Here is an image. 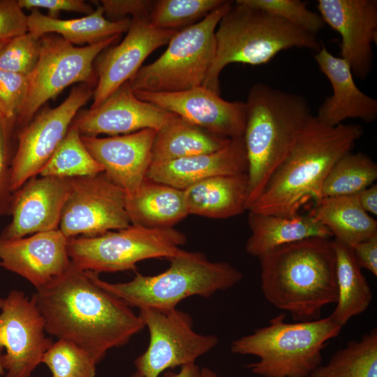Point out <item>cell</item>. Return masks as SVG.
<instances>
[{
  "mask_svg": "<svg viewBox=\"0 0 377 377\" xmlns=\"http://www.w3.org/2000/svg\"><path fill=\"white\" fill-rule=\"evenodd\" d=\"M31 298L44 318L46 332L74 343L96 364L110 349L126 345L145 327L130 306L72 264Z\"/></svg>",
  "mask_w": 377,
  "mask_h": 377,
  "instance_id": "cell-1",
  "label": "cell"
},
{
  "mask_svg": "<svg viewBox=\"0 0 377 377\" xmlns=\"http://www.w3.org/2000/svg\"><path fill=\"white\" fill-rule=\"evenodd\" d=\"M364 130L357 124L331 126L312 115L283 162L249 211L295 216L322 199L324 181L334 163L353 150Z\"/></svg>",
  "mask_w": 377,
  "mask_h": 377,
  "instance_id": "cell-2",
  "label": "cell"
},
{
  "mask_svg": "<svg viewBox=\"0 0 377 377\" xmlns=\"http://www.w3.org/2000/svg\"><path fill=\"white\" fill-rule=\"evenodd\" d=\"M258 259L264 297L294 321L319 319L323 307L337 302L336 254L330 238L284 244Z\"/></svg>",
  "mask_w": 377,
  "mask_h": 377,
  "instance_id": "cell-3",
  "label": "cell"
},
{
  "mask_svg": "<svg viewBox=\"0 0 377 377\" xmlns=\"http://www.w3.org/2000/svg\"><path fill=\"white\" fill-rule=\"evenodd\" d=\"M245 103L243 140L248 163V210L313 114L303 96L264 83L251 87Z\"/></svg>",
  "mask_w": 377,
  "mask_h": 377,
  "instance_id": "cell-4",
  "label": "cell"
},
{
  "mask_svg": "<svg viewBox=\"0 0 377 377\" xmlns=\"http://www.w3.org/2000/svg\"><path fill=\"white\" fill-rule=\"evenodd\" d=\"M216 51L202 87L219 94V75L232 63L261 65L281 51L305 48L314 52L322 43L263 10L235 1L220 20L215 32Z\"/></svg>",
  "mask_w": 377,
  "mask_h": 377,
  "instance_id": "cell-5",
  "label": "cell"
},
{
  "mask_svg": "<svg viewBox=\"0 0 377 377\" xmlns=\"http://www.w3.org/2000/svg\"><path fill=\"white\" fill-rule=\"evenodd\" d=\"M170 267L154 276L136 273L130 281L109 283L98 274L88 272L99 286L125 302L128 306L156 309H172L191 296L209 297L226 290L242 279L237 269L226 262H212L198 251L182 249L169 259Z\"/></svg>",
  "mask_w": 377,
  "mask_h": 377,
  "instance_id": "cell-6",
  "label": "cell"
},
{
  "mask_svg": "<svg viewBox=\"0 0 377 377\" xmlns=\"http://www.w3.org/2000/svg\"><path fill=\"white\" fill-rule=\"evenodd\" d=\"M281 313L269 325L235 340L231 351L257 356L247 367L262 377H308L322 360V350L341 327L330 316L309 321H285Z\"/></svg>",
  "mask_w": 377,
  "mask_h": 377,
  "instance_id": "cell-7",
  "label": "cell"
},
{
  "mask_svg": "<svg viewBox=\"0 0 377 377\" xmlns=\"http://www.w3.org/2000/svg\"><path fill=\"white\" fill-rule=\"evenodd\" d=\"M232 3L226 1L200 22L178 31L163 54L128 82L131 90L177 92L202 86L215 54L216 27Z\"/></svg>",
  "mask_w": 377,
  "mask_h": 377,
  "instance_id": "cell-8",
  "label": "cell"
},
{
  "mask_svg": "<svg viewBox=\"0 0 377 377\" xmlns=\"http://www.w3.org/2000/svg\"><path fill=\"white\" fill-rule=\"evenodd\" d=\"M185 235L172 227L147 228L131 225L95 236L68 238L71 264L82 271L117 272L134 269L150 258L170 259L182 249Z\"/></svg>",
  "mask_w": 377,
  "mask_h": 377,
  "instance_id": "cell-9",
  "label": "cell"
},
{
  "mask_svg": "<svg viewBox=\"0 0 377 377\" xmlns=\"http://www.w3.org/2000/svg\"><path fill=\"white\" fill-rule=\"evenodd\" d=\"M119 36L84 47H75L59 36H42L39 58L27 76V96L17 121L26 126L45 102L66 87L76 82L91 81L94 77V60Z\"/></svg>",
  "mask_w": 377,
  "mask_h": 377,
  "instance_id": "cell-10",
  "label": "cell"
},
{
  "mask_svg": "<svg viewBox=\"0 0 377 377\" xmlns=\"http://www.w3.org/2000/svg\"><path fill=\"white\" fill-rule=\"evenodd\" d=\"M139 311L149 333L147 350L134 362L142 377H158L165 370L195 363L219 343L215 335L195 332L191 316L177 308Z\"/></svg>",
  "mask_w": 377,
  "mask_h": 377,
  "instance_id": "cell-11",
  "label": "cell"
},
{
  "mask_svg": "<svg viewBox=\"0 0 377 377\" xmlns=\"http://www.w3.org/2000/svg\"><path fill=\"white\" fill-rule=\"evenodd\" d=\"M131 225L124 191L103 172L70 178L59 227L66 237L95 236Z\"/></svg>",
  "mask_w": 377,
  "mask_h": 377,
  "instance_id": "cell-12",
  "label": "cell"
},
{
  "mask_svg": "<svg viewBox=\"0 0 377 377\" xmlns=\"http://www.w3.org/2000/svg\"><path fill=\"white\" fill-rule=\"evenodd\" d=\"M93 93L86 84L74 87L59 105L45 108L22 128L12 161V193L39 175L64 140L77 112L93 97Z\"/></svg>",
  "mask_w": 377,
  "mask_h": 377,
  "instance_id": "cell-13",
  "label": "cell"
},
{
  "mask_svg": "<svg viewBox=\"0 0 377 377\" xmlns=\"http://www.w3.org/2000/svg\"><path fill=\"white\" fill-rule=\"evenodd\" d=\"M31 298L12 290L0 309V351L6 377H30L52 341Z\"/></svg>",
  "mask_w": 377,
  "mask_h": 377,
  "instance_id": "cell-14",
  "label": "cell"
},
{
  "mask_svg": "<svg viewBox=\"0 0 377 377\" xmlns=\"http://www.w3.org/2000/svg\"><path fill=\"white\" fill-rule=\"evenodd\" d=\"M139 99L173 113L186 121L220 137L244 135L246 121L244 102H230L202 86L177 92H133Z\"/></svg>",
  "mask_w": 377,
  "mask_h": 377,
  "instance_id": "cell-15",
  "label": "cell"
},
{
  "mask_svg": "<svg viewBox=\"0 0 377 377\" xmlns=\"http://www.w3.org/2000/svg\"><path fill=\"white\" fill-rule=\"evenodd\" d=\"M318 13L341 37L340 54L354 77L363 81L374 66L377 41V1L318 0Z\"/></svg>",
  "mask_w": 377,
  "mask_h": 377,
  "instance_id": "cell-16",
  "label": "cell"
},
{
  "mask_svg": "<svg viewBox=\"0 0 377 377\" xmlns=\"http://www.w3.org/2000/svg\"><path fill=\"white\" fill-rule=\"evenodd\" d=\"M178 31L153 25L149 17L132 18L124 40L108 49L97 59V86L91 108L103 103L121 85L128 82L142 67L146 58L159 47L168 44Z\"/></svg>",
  "mask_w": 377,
  "mask_h": 377,
  "instance_id": "cell-17",
  "label": "cell"
},
{
  "mask_svg": "<svg viewBox=\"0 0 377 377\" xmlns=\"http://www.w3.org/2000/svg\"><path fill=\"white\" fill-rule=\"evenodd\" d=\"M177 117L138 98L126 82L99 105L82 112L71 125L78 129L81 135L113 136L146 128L158 131Z\"/></svg>",
  "mask_w": 377,
  "mask_h": 377,
  "instance_id": "cell-18",
  "label": "cell"
},
{
  "mask_svg": "<svg viewBox=\"0 0 377 377\" xmlns=\"http://www.w3.org/2000/svg\"><path fill=\"white\" fill-rule=\"evenodd\" d=\"M69 190L70 178L36 176L29 179L13 193L11 221L0 236L17 239L59 229Z\"/></svg>",
  "mask_w": 377,
  "mask_h": 377,
  "instance_id": "cell-19",
  "label": "cell"
},
{
  "mask_svg": "<svg viewBox=\"0 0 377 377\" xmlns=\"http://www.w3.org/2000/svg\"><path fill=\"white\" fill-rule=\"evenodd\" d=\"M68 240L59 229L17 239L0 236V266L41 288L70 267Z\"/></svg>",
  "mask_w": 377,
  "mask_h": 377,
  "instance_id": "cell-20",
  "label": "cell"
},
{
  "mask_svg": "<svg viewBox=\"0 0 377 377\" xmlns=\"http://www.w3.org/2000/svg\"><path fill=\"white\" fill-rule=\"evenodd\" d=\"M156 131L146 128L108 138L81 135L86 149L103 167L106 177L133 197L146 178L151 163Z\"/></svg>",
  "mask_w": 377,
  "mask_h": 377,
  "instance_id": "cell-21",
  "label": "cell"
},
{
  "mask_svg": "<svg viewBox=\"0 0 377 377\" xmlns=\"http://www.w3.org/2000/svg\"><path fill=\"white\" fill-rule=\"evenodd\" d=\"M320 71L330 81L332 94L320 105L315 115L323 124L334 126L347 119H359L366 123L377 118V100L367 95L356 85L348 63L333 55L322 43L313 54Z\"/></svg>",
  "mask_w": 377,
  "mask_h": 377,
  "instance_id": "cell-22",
  "label": "cell"
},
{
  "mask_svg": "<svg viewBox=\"0 0 377 377\" xmlns=\"http://www.w3.org/2000/svg\"><path fill=\"white\" fill-rule=\"evenodd\" d=\"M247 157L242 138L231 139L223 148L171 161L151 163L146 177L179 190L219 175L247 172Z\"/></svg>",
  "mask_w": 377,
  "mask_h": 377,
  "instance_id": "cell-23",
  "label": "cell"
},
{
  "mask_svg": "<svg viewBox=\"0 0 377 377\" xmlns=\"http://www.w3.org/2000/svg\"><path fill=\"white\" fill-rule=\"evenodd\" d=\"M248 223L251 233L245 249L258 258L284 244L311 237H332L311 212L288 216L249 211Z\"/></svg>",
  "mask_w": 377,
  "mask_h": 377,
  "instance_id": "cell-24",
  "label": "cell"
},
{
  "mask_svg": "<svg viewBox=\"0 0 377 377\" xmlns=\"http://www.w3.org/2000/svg\"><path fill=\"white\" fill-rule=\"evenodd\" d=\"M188 214L227 219L247 210V172L212 177L183 190Z\"/></svg>",
  "mask_w": 377,
  "mask_h": 377,
  "instance_id": "cell-25",
  "label": "cell"
},
{
  "mask_svg": "<svg viewBox=\"0 0 377 377\" xmlns=\"http://www.w3.org/2000/svg\"><path fill=\"white\" fill-rule=\"evenodd\" d=\"M96 8L82 17L61 20L42 14L33 9L27 16L29 31L38 37L57 33L71 44L94 45L110 37L127 32L132 19L125 17L110 20L105 17L104 10L98 3Z\"/></svg>",
  "mask_w": 377,
  "mask_h": 377,
  "instance_id": "cell-26",
  "label": "cell"
},
{
  "mask_svg": "<svg viewBox=\"0 0 377 377\" xmlns=\"http://www.w3.org/2000/svg\"><path fill=\"white\" fill-rule=\"evenodd\" d=\"M131 224L147 228H168L184 219L188 212L183 190L147 177L138 192L126 198Z\"/></svg>",
  "mask_w": 377,
  "mask_h": 377,
  "instance_id": "cell-27",
  "label": "cell"
},
{
  "mask_svg": "<svg viewBox=\"0 0 377 377\" xmlns=\"http://www.w3.org/2000/svg\"><path fill=\"white\" fill-rule=\"evenodd\" d=\"M311 212L334 237L351 247L377 236V222L360 205L357 195L323 198Z\"/></svg>",
  "mask_w": 377,
  "mask_h": 377,
  "instance_id": "cell-28",
  "label": "cell"
},
{
  "mask_svg": "<svg viewBox=\"0 0 377 377\" xmlns=\"http://www.w3.org/2000/svg\"><path fill=\"white\" fill-rule=\"evenodd\" d=\"M333 242L336 254L337 300L330 318L342 327L352 318L368 309L373 294L355 260L352 247L335 239Z\"/></svg>",
  "mask_w": 377,
  "mask_h": 377,
  "instance_id": "cell-29",
  "label": "cell"
},
{
  "mask_svg": "<svg viewBox=\"0 0 377 377\" xmlns=\"http://www.w3.org/2000/svg\"><path fill=\"white\" fill-rule=\"evenodd\" d=\"M230 140L212 134L178 117L156 131L151 163L212 153L226 147Z\"/></svg>",
  "mask_w": 377,
  "mask_h": 377,
  "instance_id": "cell-30",
  "label": "cell"
},
{
  "mask_svg": "<svg viewBox=\"0 0 377 377\" xmlns=\"http://www.w3.org/2000/svg\"><path fill=\"white\" fill-rule=\"evenodd\" d=\"M311 377H377V330L337 350L328 363L318 366Z\"/></svg>",
  "mask_w": 377,
  "mask_h": 377,
  "instance_id": "cell-31",
  "label": "cell"
},
{
  "mask_svg": "<svg viewBox=\"0 0 377 377\" xmlns=\"http://www.w3.org/2000/svg\"><path fill=\"white\" fill-rule=\"evenodd\" d=\"M376 179V162L366 154L350 151L328 172L322 187V198L356 195L374 184Z\"/></svg>",
  "mask_w": 377,
  "mask_h": 377,
  "instance_id": "cell-32",
  "label": "cell"
},
{
  "mask_svg": "<svg viewBox=\"0 0 377 377\" xmlns=\"http://www.w3.org/2000/svg\"><path fill=\"white\" fill-rule=\"evenodd\" d=\"M102 172L103 167L86 149L78 129L71 125L64 140L39 175L73 178Z\"/></svg>",
  "mask_w": 377,
  "mask_h": 377,
  "instance_id": "cell-33",
  "label": "cell"
},
{
  "mask_svg": "<svg viewBox=\"0 0 377 377\" xmlns=\"http://www.w3.org/2000/svg\"><path fill=\"white\" fill-rule=\"evenodd\" d=\"M224 0H159L154 2L150 22L163 29L177 31L204 19Z\"/></svg>",
  "mask_w": 377,
  "mask_h": 377,
  "instance_id": "cell-34",
  "label": "cell"
},
{
  "mask_svg": "<svg viewBox=\"0 0 377 377\" xmlns=\"http://www.w3.org/2000/svg\"><path fill=\"white\" fill-rule=\"evenodd\" d=\"M41 363L50 369L52 377H96L97 364L87 351L69 341L52 342Z\"/></svg>",
  "mask_w": 377,
  "mask_h": 377,
  "instance_id": "cell-35",
  "label": "cell"
},
{
  "mask_svg": "<svg viewBox=\"0 0 377 377\" xmlns=\"http://www.w3.org/2000/svg\"><path fill=\"white\" fill-rule=\"evenodd\" d=\"M244 4L267 12L291 25L317 36L325 26L318 13L300 0H241Z\"/></svg>",
  "mask_w": 377,
  "mask_h": 377,
  "instance_id": "cell-36",
  "label": "cell"
},
{
  "mask_svg": "<svg viewBox=\"0 0 377 377\" xmlns=\"http://www.w3.org/2000/svg\"><path fill=\"white\" fill-rule=\"evenodd\" d=\"M40 38L28 31L8 40L0 50V70L28 76L39 58Z\"/></svg>",
  "mask_w": 377,
  "mask_h": 377,
  "instance_id": "cell-37",
  "label": "cell"
},
{
  "mask_svg": "<svg viewBox=\"0 0 377 377\" xmlns=\"http://www.w3.org/2000/svg\"><path fill=\"white\" fill-rule=\"evenodd\" d=\"M28 92V77L0 70V112L15 121Z\"/></svg>",
  "mask_w": 377,
  "mask_h": 377,
  "instance_id": "cell-38",
  "label": "cell"
},
{
  "mask_svg": "<svg viewBox=\"0 0 377 377\" xmlns=\"http://www.w3.org/2000/svg\"><path fill=\"white\" fill-rule=\"evenodd\" d=\"M14 121L0 112V216L8 214L12 197L10 175L13 157L10 135Z\"/></svg>",
  "mask_w": 377,
  "mask_h": 377,
  "instance_id": "cell-39",
  "label": "cell"
},
{
  "mask_svg": "<svg viewBox=\"0 0 377 377\" xmlns=\"http://www.w3.org/2000/svg\"><path fill=\"white\" fill-rule=\"evenodd\" d=\"M27 16L17 0H0V41L28 32Z\"/></svg>",
  "mask_w": 377,
  "mask_h": 377,
  "instance_id": "cell-40",
  "label": "cell"
},
{
  "mask_svg": "<svg viewBox=\"0 0 377 377\" xmlns=\"http://www.w3.org/2000/svg\"><path fill=\"white\" fill-rule=\"evenodd\" d=\"M98 3L103 8L105 14L112 20L125 18L131 15L133 18L149 17L154 2L146 0H102Z\"/></svg>",
  "mask_w": 377,
  "mask_h": 377,
  "instance_id": "cell-41",
  "label": "cell"
},
{
  "mask_svg": "<svg viewBox=\"0 0 377 377\" xmlns=\"http://www.w3.org/2000/svg\"><path fill=\"white\" fill-rule=\"evenodd\" d=\"M20 6L27 9L43 8L48 10V16L55 17L61 11H72L87 15L93 8L82 0H17Z\"/></svg>",
  "mask_w": 377,
  "mask_h": 377,
  "instance_id": "cell-42",
  "label": "cell"
},
{
  "mask_svg": "<svg viewBox=\"0 0 377 377\" xmlns=\"http://www.w3.org/2000/svg\"><path fill=\"white\" fill-rule=\"evenodd\" d=\"M352 249L359 267L377 276V236L361 242Z\"/></svg>",
  "mask_w": 377,
  "mask_h": 377,
  "instance_id": "cell-43",
  "label": "cell"
},
{
  "mask_svg": "<svg viewBox=\"0 0 377 377\" xmlns=\"http://www.w3.org/2000/svg\"><path fill=\"white\" fill-rule=\"evenodd\" d=\"M360 205L369 214L377 215V186L372 184L357 194Z\"/></svg>",
  "mask_w": 377,
  "mask_h": 377,
  "instance_id": "cell-44",
  "label": "cell"
},
{
  "mask_svg": "<svg viewBox=\"0 0 377 377\" xmlns=\"http://www.w3.org/2000/svg\"><path fill=\"white\" fill-rule=\"evenodd\" d=\"M180 367L181 369L177 373L168 371L165 373L164 377H203L202 369H200L195 363L188 364ZM131 377L142 376L135 372Z\"/></svg>",
  "mask_w": 377,
  "mask_h": 377,
  "instance_id": "cell-45",
  "label": "cell"
},
{
  "mask_svg": "<svg viewBox=\"0 0 377 377\" xmlns=\"http://www.w3.org/2000/svg\"><path fill=\"white\" fill-rule=\"evenodd\" d=\"M203 377H219V376L212 369L204 367L202 369Z\"/></svg>",
  "mask_w": 377,
  "mask_h": 377,
  "instance_id": "cell-46",
  "label": "cell"
},
{
  "mask_svg": "<svg viewBox=\"0 0 377 377\" xmlns=\"http://www.w3.org/2000/svg\"><path fill=\"white\" fill-rule=\"evenodd\" d=\"M1 356H2V353H1V351H0V375L3 374L5 371L3 366V363H2Z\"/></svg>",
  "mask_w": 377,
  "mask_h": 377,
  "instance_id": "cell-47",
  "label": "cell"
},
{
  "mask_svg": "<svg viewBox=\"0 0 377 377\" xmlns=\"http://www.w3.org/2000/svg\"><path fill=\"white\" fill-rule=\"evenodd\" d=\"M8 41H0V50H1V48L5 45V44L7 43Z\"/></svg>",
  "mask_w": 377,
  "mask_h": 377,
  "instance_id": "cell-48",
  "label": "cell"
},
{
  "mask_svg": "<svg viewBox=\"0 0 377 377\" xmlns=\"http://www.w3.org/2000/svg\"><path fill=\"white\" fill-rule=\"evenodd\" d=\"M3 299L0 298V309L3 305Z\"/></svg>",
  "mask_w": 377,
  "mask_h": 377,
  "instance_id": "cell-49",
  "label": "cell"
}]
</instances>
